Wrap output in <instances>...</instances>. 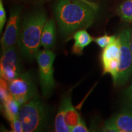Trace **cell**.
<instances>
[{"label":"cell","instance_id":"6da1fadb","mask_svg":"<svg viewBox=\"0 0 132 132\" xmlns=\"http://www.w3.org/2000/svg\"><path fill=\"white\" fill-rule=\"evenodd\" d=\"M98 6L80 0H58L54 15L60 34L65 37L76 31L90 27L95 20Z\"/></svg>","mask_w":132,"mask_h":132},{"label":"cell","instance_id":"7a4b0ae2","mask_svg":"<svg viewBox=\"0 0 132 132\" xmlns=\"http://www.w3.org/2000/svg\"><path fill=\"white\" fill-rule=\"evenodd\" d=\"M47 21V14L42 9L33 11L24 19L17 43L20 53L26 61L36 58L40 51L43 28Z\"/></svg>","mask_w":132,"mask_h":132},{"label":"cell","instance_id":"3957f363","mask_svg":"<svg viewBox=\"0 0 132 132\" xmlns=\"http://www.w3.org/2000/svg\"><path fill=\"white\" fill-rule=\"evenodd\" d=\"M18 118L22 123L23 131H42L48 124L49 111L47 106L36 96L21 106Z\"/></svg>","mask_w":132,"mask_h":132},{"label":"cell","instance_id":"277c9868","mask_svg":"<svg viewBox=\"0 0 132 132\" xmlns=\"http://www.w3.org/2000/svg\"><path fill=\"white\" fill-rule=\"evenodd\" d=\"M55 56V54L48 49L39 51L36 56L39 65L41 89L45 97L52 94L55 87L53 77V62Z\"/></svg>","mask_w":132,"mask_h":132},{"label":"cell","instance_id":"5b68a950","mask_svg":"<svg viewBox=\"0 0 132 132\" xmlns=\"http://www.w3.org/2000/svg\"><path fill=\"white\" fill-rule=\"evenodd\" d=\"M120 39V58L118 73L114 81L115 85H122L127 81L132 73V53L130 48L131 32L129 29L122 31Z\"/></svg>","mask_w":132,"mask_h":132},{"label":"cell","instance_id":"8992f818","mask_svg":"<svg viewBox=\"0 0 132 132\" xmlns=\"http://www.w3.org/2000/svg\"><path fill=\"white\" fill-rule=\"evenodd\" d=\"M9 93L20 106L37 95V89L29 72H24L19 77L9 82Z\"/></svg>","mask_w":132,"mask_h":132},{"label":"cell","instance_id":"52a82bcc","mask_svg":"<svg viewBox=\"0 0 132 132\" xmlns=\"http://www.w3.org/2000/svg\"><path fill=\"white\" fill-rule=\"evenodd\" d=\"M23 73V67L16 46L3 52L0 62L1 78L9 82Z\"/></svg>","mask_w":132,"mask_h":132},{"label":"cell","instance_id":"ba28073f","mask_svg":"<svg viewBox=\"0 0 132 132\" xmlns=\"http://www.w3.org/2000/svg\"><path fill=\"white\" fill-rule=\"evenodd\" d=\"M21 7L15 6L12 8L6 28L1 39L2 51L15 46L20 33Z\"/></svg>","mask_w":132,"mask_h":132},{"label":"cell","instance_id":"9c48e42d","mask_svg":"<svg viewBox=\"0 0 132 132\" xmlns=\"http://www.w3.org/2000/svg\"><path fill=\"white\" fill-rule=\"evenodd\" d=\"M120 39L118 37L113 42L104 48L101 60L104 73H110L113 81L116 78L120 58Z\"/></svg>","mask_w":132,"mask_h":132},{"label":"cell","instance_id":"30bf717a","mask_svg":"<svg viewBox=\"0 0 132 132\" xmlns=\"http://www.w3.org/2000/svg\"><path fill=\"white\" fill-rule=\"evenodd\" d=\"M103 131L132 132V112L126 110L114 115L105 123Z\"/></svg>","mask_w":132,"mask_h":132},{"label":"cell","instance_id":"8fae6325","mask_svg":"<svg viewBox=\"0 0 132 132\" xmlns=\"http://www.w3.org/2000/svg\"><path fill=\"white\" fill-rule=\"evenodd\" d=\"M56 42V26L52 19L47 20L42 32L41 45L45 49L50 50L54 47Z\"/></svg>","mask_w":132,"mask_h":132},{"label":"cell","instance_id":"7c38bea8","mask_svg":"<svg viewBox=\"0 0 132 132\" xmlns=\"http://www.w3.org/2000/svg\"><path fill=\"white\" fill-rule=\"evenodd\" d=\"M73 38L75 42L72 51L74 53L77 54H81L83 49L94 41V38L87 32L86 29L77 31L74 34Z\"/></svg>","mask_w":132,"mask_h":132},{"label":"cell","instance_id":"4fadbf2b","mask_svg":"<svg viewBox=\"0 0 132 132\" xmlns=\"http://www.w3.org/2000/svg\"><path fill=\"white\" fill-rule=\"evenodd\" d=\"M64 103V119L66 124L71 129L78 123L81 117L74 108L70 97H65L62 100Z\"/></svg>","mask_w":132,"mask_h":132},{"label":"cell","instance_id":"5bb4252c","mask_svg":"<svg viewBox=\"0 0 132 132\" xmlns=\"http://www.w3.org/2000/svg\"><path fill=\"white\" fill-rule=\"evenodd\" d=\"M3 106L4 113L8 120L11 122L18 118L21 106L11 94L3 102Z\"/></svg>","mask_w":132,"mask_h":132},{"label":"cell","instance_id":"9a60e30c","mask_svg":"<svg viewBox=\"0 0 132 132\" xmlns=\"http://www.w3.org/2000/svg\"><path fill=\"white\" fill-rule=\"evenodd\" d=\"M54 129L57 132H69L70 128L66 124L64 119V103L62 101L54 121Z\"/></svg>","mask_w":132,"mask_h":132},{"label":"cell","instance_id":"2e32d148","mask_svg":"<svg viewBox=\"0 0 132 132\" xmlns=\"http://www.w3.org/2000/svg\"><path fill=\"white\" fill-rule=\"evenodd\" d=\"M118 13L122 20L132 22V0H125L119 6Z\"/></svg>","mask_w":132,"mask_h":132},{"label":"cell","instance_id":"e0dca14e","mask_svg":"<svg viewBox=\"0 0 132 132\" xmlns=\"http://www.w3.org/2000/svg\"><path fill=\"white\" fill-rule=\"evenodd\" d=\"M116 38L117 37L115 36H108L105 34L98 37L94 38V42L96 43L100 48H104L112 42H113Z\"/></svg>","mask_w":132,"mask_h":132},{"label":"cell","instance_id":"ac0fdd59","mask_svg":"<svg viewBox=\"0 0 132 132\" xmlns=\"http://www.w3.org/2000/svg\"><path fill=\"white\" fill-rule=\"evenodd\" d=\"M123 102L127 111L132 110V85L124 90Z\"/></svg>","mask_w":132,"mask_h":132},{"label":"cell","instance_id":"d6986e66","mask_svg":"<svg viewBox=\"0 0 132 132\" xmlns=\"http://www.w3.org/2000/svg\"><path fill=\"white\" fill-rule=\"evenodd\" d=\"M10 94L8 88L7 81L4 79L1 78V86H0V98L1 103L7 98Z\"/></svg>","mask_w":132,"mask_h":132},{"label":"cell","instance_id":"ffe728a7","mask_svg":"<svg viewBox=\"0 0 132 132\" xmlns=\"http://www.w3.org/2000/svg\"><path fill=\"white\" fill-rule=\"evenodd\" d=\"M72 132H88L89 130L87 128L86 125L82 119L81 118L79 122L75 126L71 129Z\"/></svg>","mask_w":132,"mask_h":132},{"label":"cell","instance_id":"44dd1931","mask_svg":"<svg viewBox=\"0 0 132 132\" xmlns=\"http://www.w3.org/2000/svg\"><path fill=\"white\" fill-rule=\"evenodd\" d=\"M6 21V12L3 6V0H0V32H2Z\"/></svg>","mask_w":132,"mask_h":132},{"label":"cell","instance_id":"7402d4cb","mask_svg":"<svg viewBox=\"0 0 132 132\" xmlns=\"http://www.w3.org/2000/svg\"><path fill=\"white\" fill-rule=\"evenodd\" d=\"M11 126L12 131L14 132H22L23 131L22 123L19 118H16L14 120L11 121Z\"/></svg>","mask_w":132,"mask_h":132},{"label":"cell","instance_id":"603a6c76","mask_svg":"<svg viewBox=\"0 0 132 132\" xmlns=\"http://www.w3.org/2000/svg\"><path fill=\"white\" fill-rule=\"evenodd\" d=\"M32 1H35L36 3H44V2H46V1H49V0H32Z\"/></svg>","mask_w":132,"mask_h":132},{"label":"cell","instance_id":"cb8c5ba5","mask_svg":"<svg viewBox=\"0 0 132 132\" xmlns=\"http://www.w3.org/2000/svg\"><path fill=\"white\" fill-rule=\"evenodd\" d=\"M130 48H131V50L132 53V29L131 31V38H130Z\"/></svg>","mask_w":132,"mask_h":132},{"label":"cell","instance_id":"d4e9b609","mask_svg":"<svg viewBox=\"0 0 132 132\" xmlns=\"http://www.w3.org/2000/svg\"><path fill=\"white\" fill-rule=\"evenodd\" d=\"M80 1H83V2L87 3H93V2H91V1H90V0H80Z\"/></svg>","mask_w":132,"mask_h":132}]
</instances>
